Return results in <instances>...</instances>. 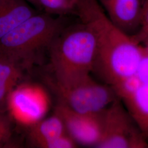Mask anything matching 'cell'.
Listing matches in <instances>:
<instances>
[{
  "mask_svg": "<svg viewBox=\"0 0 148 148\" xmlns=\"http://www.w3.org/2000/svg\"><path fill=\"white\" fill-rule=\"evenodd\" d=\"M74 14L90 26L97 40L92 72L110 87L136 75L143 48L109 19L97 0H79Z\"/></svg>",
  "mask_w": 148,
  "mask_h": 148,
  "instance_id": "6da1fadb",
  "label": "cell"
},
{
  "mask_svg": "<svg viewBox=\"0 0 148 148\" xmlns=\"http://www.w3.org/2000/svg\"><path fill=\"white\" fill-rule=\"evenodd\" d=\"M47 50L54 79L68 84L92 72L97 53V37L88 24L79 21L64 27Z\"/></svg>",
  "mask_w": 148,
  "mask_h": 148,
  "instance_id": "7a4b0ae2",
  "label": "cell"
},
{
  "mask_svg": "<svg viewBox=\"0 0 148 148\" xmlns=\"http://www.w3.org/2000/svg\"><path fill=\"white\" fill-rule=\"evenodd\" d=\"M69 23L66 16L39 11L0 39V52L29 68Z\"/></svg>",
  "mask_w": 148,
  "mask_h": 148,
  "instance_id": "3957f363",
  "label": "cell"
},
{
  "mask_svg": "<svg viewBox=\"0 0 148 148\" xmlns=\"http://www.w3.org/2000/svg\"><path fill=\"white\" fill-rule=\"evenodd\" d=\"M44 81L59 102L80 114L100 112L119 99L111 87L97 82L90 75L68 84H60L52 76H46Z\"/></svg>",
  "mask_w": 148,
  "mask_h": 148,
  "instance_id": "277c9868",
  "label": "cell"
},
{
  "mask_svg": "<svg viewBox=\"0 0 148 148\" xmlns=\"http://www.w3.org/2000/svg\"><path fill=\"white\" fill-rule=\"evenodd\" d=\"M146 140L132 117L117 100L105 110L102 137L95 148H147Z\"/></svg>",
  "mask_w": 148,
  "mask_h": 148,
  "instance_id": "5b68a950",
  "label": "cell"
},
{
  "mask_svg": "<svg viewBox=\"0 0 148 148\" xmlns=\"http://www.w3.org/2000/svg\"><path fill=\"white\" fill-rule=\"evenodd\" d=\"M106 110L94 114H80L59 101L54 114L61 119L66 132L76 143L95 148L102 137Z\"/></svg>",
  "mask_w": 148,
  "mask_h": 148,
  "instance_id": "8992f818",
  "label": "cell"
},
{
  "mask_svg": "<svg viewBox=\"0 0 148 148\" xmlns=\"http://www.w3.org/2000/svg\"><path fill=\"white\" fill-rule=\"evenodd\" d=\"M111 22L130 36L140 27V0H97Z\"/></svg>",
  "mask_w": 148,
  "mask_h": 148,
  "instance_id": "52a82bcc",
  "label": "cell"
},
{
  "mask_svg": "<svg viewBox=\"0 0 148 148\" xmlns=\"http://www.w3.org/2000/svg\"><path fill=\"white\" fill-rule=\"evenodd\" d=\"M8 110L21 119L36 122L45 111V104L37 90L27 86H16L9 97Z\"/></svg>",
  "mask_w": 148,
  "mask_h": 148,
  "instance_id": "ba28073f",
  "label": "cell"
},
{
  "mask_svg": "<svg viewBox=\"0 0 148 148\" xmlns=\"http://www.w3.org/2000/svg\"><path fill=\"white\" fill-rule=\"evenodd\" d=\"M38 12L25 0H0V39Z\"/></svg>",
  "mask_w": 148,
  "mask_h": 148,
  "instance_id": "9c48e42d",
  "label": "cell"
},
{
  "mask_svg": "<svg viewBox=\"0 0 148 148\" xmlns=\"http://www.w3.org/2000/svg\"><path fill=\"white\" fill-rule=\"evenodd\" d=\"M24 69L18 62L2 54L0 58V112L8 110L9 97L21 80Z\"/></svg>",
  "mask_w": 148,
  "mask_h": 148,
  "instance_id": "30bf717a",
  "label": "cell"
},
{
  "mask_svg": "<svg viewBox=\"0 0 148 148\" xmlns=\"http://www.w3.org/2000/svg\"><path fill=\"white\" fill-rule=\"evenodd\" d=\"M65 132L61 119L54 114L45 120L35 122L29 130L28 138L34 146L41 148L43 144Z\"/></svg>",
  "mask_w": 148,
  "mask_h": 148,
  "instance_id": "8fae6325",
  "label": "cell"
},
{
  "mask_svg": "<svg viewBox=\"0 0 148 148\" xmlns=\"http://www.w3.org/2000/svg\"><path fill=\"white\" fill-rule=\"evenodd\" d=\"M123 101L127 111L148 139V85L142 84L132 96Z\"/></svg>",
  "mask_w": 148,
  "mask_h": 148,
  "instance_id": "7c38bea8",
  "label": "cell"
},
{
  "mask_svg": "<svg viewBox=\"0 0 148 148\" xmlns=\"http://www.w3.org/2000/svg\"><path fill=\"white\" fill-rule=\"evenodd\" d=\"M142 83L136 75L122 79L111 86L119 99L126 100L137 90Z\"/></svg>",
  "mask_w": 148,
  "mask_h": 148,
  "instance_id": "4fadbf2b",
  "label": "cell"
},
{
  "mask_svg": "<svg viewBox=\"0 0 148 148\" xmlns=\"http://www.w3.org/2000/svg\"><path fill=\"white\" fill-rule=\"evenodd\" d=\"M12 130L11 119L5 112H0V148L7 146L10 143Z\"/></svg>",
  "mask_w": 148,
  "mask_h": 148,
  "instance_id": "5bb4252c",
  "label": "cell"
},
{
  "mask_svg": "<svg viewBox=\"0 0 148 148\" xmlns=\"http://www.w3.org/2000/svg\"><path fill=\"white\" fill-rule=\"evenodd\" d=\"M76 143L66 132L43 144L41 148H73L76 147Z\"/></svg>",
  "mask_w": 148,
  "mask_h": 148,
  "instance_id": "9a60e30c",
  "label": "cell"
},
{
  "mask_svg": "<svg viewBox=\"0 0 148 148\" xmlns=\"http://www.w3.org/2000/svg\"><path fill=\"white\" fill-rule=\"evenodd\" d=\"M136 75L143 84L148 85V53L144 51V48L143 56Z\"/></svg>",
  "mask_w": 148,
  "mask_h": 148,
  "instance_id": "2e32d148",
  "label": "cell"
},
{
  "mask_svg": "<svg viewBox=\"0 0 148 148\" xmlns=\"http://www.w3.org/2000/svg\"><path fill=\"white\" fill-rule=\"evenodd\" d=\"M148 29V0H144L143 3H142V5H141L140 27L138 31H143V30H147Z\"/></svg>",
  "mask_w": 148,
  "mask_h": 148,
  "instance_id": "e0dca14e",
  "label": "cell"
},
{
  "mask_svg": "<svg viewBox=\"0 0 148 148\" xmlns=\"http://www.w3.org/2000/svg\"><path fill=\"white\" fill-rule=\"evenodd\" d=\"M25 1H27L29 4L32 5L35 8H36L38 11H42L38 0H25Z\"/></svg>",
  "mask_w": 148,
  "mask_h": 148,
  "instance_id": "ac0fdd59",
  "label": "cell"
},
{
  "mask_svg": "<svg viewBox=\"0 0 148 148\" xmlns=\"http://www.w3.org/2000/svg\"><path fill=\"white\" fill-rule=\"evenodd\" d=\"M144 46H142L143 48H144V51H145L147 53H148V42L144 43Z\"/></svg>",
  "mask_w": 148,
  "mask_h": 148,
  "instance_id": "d6986e66",
  "label": "cell"
},
{
  "mask_svg": "<svg viewBox=\"0 0 148 148\" xmlns=\"http://www.w3.org/2000/svg\"><path fill=\"white\" fill-rule=\"evenodd\" d=\"M78 1H79V0H70V1H71V2L72 5L74 6H74L75 5V4L76 3V2H77Z\"/></svg>",
  "mask_w": 148,
  "mask_h": 148,
  "instance_id": "ffe728a7",
  "label": "cell"
},
{
  "mask_svg": "<svg viewBox=\"0 0 148 148\" xmlns=\"http://www.w3.org/2000/svg\"><path fill=\"white\" fill-rule=\"evenodd\" d=\"M66 1H68V2H69V3H70V4L71 5H72L73 6V7L74 8V6H73V5H72V3H71V1H70V0H66Z\"/></svg>",
  "mask_w": 148,
  "mask_h": 148,
  "instance_id": "44dd1931",
  "label": "cell"
},
{
  "mask_svg": "<svg viewBox=\"0 0 148 148\" xmlns=\"http://www.w3.org/2000/svg\"><path fill=\"white\" fill-rule=\"evenodd\" d=\"M2 53H1V52H0V58H1V57H2Z\"/></svg>",
  "mask_w": 148,
  "mask_h": 148,
  "instance_id": "7402d4cb",
  "label": "cell"
}]
</instances>
